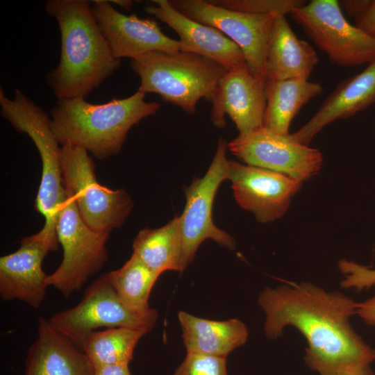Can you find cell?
<instances>
[{"label": "cell", "instance_id": "1", "mask_svg": "<svg viewBox=\"0 0 375 375\" xmlns=\"http://www.w3.org/2000/svg\"><path fill=\"white\" fill-rule=\"evenodd\" d=\"M258 303L266 336L276 340L288 326L297 329L307 342L304 362L319 375L350 372L375 361V349L351 324L358 303L340 291L288 282L262 290Z\"/></svg>", "mask_w": 375, "mask_h": 375}, {"label": "cell", "instance_id": "2", "mask_svg": "<svg viewBox=\"0 0 375 375\" xmlns=\"http://www.w3.org/2000/svg\"><path fill=\"white\" fill-rule=\"evenodd\" d=\"M49 16L60 32L61 54L47 83L58 99L85 98L121 65L85 0H49Z\"/></svg>", "mask_w": 375, "mask_h": 375}, {"label": "cell", "instance_id": "3", "mask_svg": "<svg viewBox=\"0 0 375 375\" xmlns=\"http://www.w3.org/2000/svg\"><path fill=\"white\" fill-rule=\"evenodd\" d=\"M137 91L128 97L93 104L85 98L58 99L51 110L53 131L61 145L85 149L99 160L121 151L129 130L160 109Z\"/></svg>", "mask_w": 375, "mask_h": 375}, {"label": "cell", "instance_id": "4", "mask_svg": "<svg viewBox=\"0 0 375 375\" xmlns=\"http://www.w3.org/2000/svg\"><path fill=\"white\" fill-rule=\"evenodd\" d=\"M131 66L140 78L138 91L156 93L188 114L194 113L199 99L211 102L227 70L212 60L181 51L149 52L132 60Z\"/></svg>", "mask_w": 375, "mask_h": 375}, {"label": "cell", "instance_id": "5", "mask_svg": "<svg viewBox=\"0 0 375 375\" xmlns=\"http://www.w3.org/2000/svg\"><path fill=\"white\" fill-rule=\"evenodd\" d=\"M1 115L19 132L26 133L36 146L42 160V178L35 199V209L45 219L39 233L58 242V214L66 199L62 169V147L51 126V119L20 90L14 99L0 89Z\"/></svg>", "mask_w": 375, "mask_h": 375}, {"label": "cell", "instance_id": "6", "mask_svg": "<svg viewBox=\"0 0 375 375\" xmlns=\"http://www.w3.org/2000/svg\"><path fill=\"white\" fill-rule=\"evenodd\" d=\"M62 169L65 189L89 228L110 233L123 224L132 210V199L124 189L113 190L98 182L94 162L85 149L62 145Z\"/></svg>", "mask_w": 375, "mask_h": 375}, {"label": "cell", "instance_id": "7", "mask_svg": "<svg viewBox=\"0 0 375 375\" xmlns=\"http://www.w3.org/2000/svg\"><path fill=\"white\" fill-rule=\"evenodd\" d=\"M158 313L153 309L142 314L128 308L119 298L108 273L101 275L85 290L82 300L75 306L54 314L50 324L78 348L100 327H125L149 333Z\"/></svg>", "mask_w": 375, "mask_h": 375}, {"label": "cell", "instance_id": "8", "mask_svg": "<svg viewBox=\"0 0 375 375\" xmlns=\"http://www.w3.org/2000/svg\"><path fill=\"white\" fill-rule=\"evenodd\" d=\"M56 234L63 257L59 267L47 275L46 281L48 286H53L68 297L106 262V244L109 233H97L89 228L80 216L72 196L66 191V199L58 214Z\"/></svg>", "mask_w": 375, "mask_h": 375}, {"label": "cell", "instance_id": "9", "mask_svg": "<svg viewBox=\"0 0 375 375\" xmlns=\"http://www.w3.org/2000/svg\"><path fill=\"white\" fill-rule=\"evenodd\" d=\"M290 15L332 63L353 67L375 60V39L347 21L339 1L312 0Z\"/></svg>", "mask_w": 375, "mask_h": 375}, {"label": "cell", "instance_id": "10", "mask_svg": "<svg viewBox=\"0 0 375 375\" xmlns=\"http://www.w3.org/2000/svg\"><path fill=\"white\" fill-rule=\"evenodd\" d=\"M228 144L219 138L214 158L206 172L196 178L185 190L186 203L179 216L182 239V271L190 265L200 244L211 239L230 249L235 247L231 235L217 228L212 218V205L217 190L228 176Z\"/></svg>", "mask_w": 375, "mask_h": 375}, {"label": "cell", "instance_id": "11", "mask_svg": "<svg viewBox=\"0 0 375 375\" xmlns=\"http://www.w3.org/2000/svg\"><path fill=\"white\" fill-rule=\"evenodd\" d=\"M169 1L176 10L190 19L223 33L242 51L250 72L265 78L267 44L276 15L232 10L214 5L209 1Z\"/></svg>", "mask_w": 375, "mask_h": 375}, {"label": "cell", "instance_id": "12", "mask_svg": "<svg viewBox=\"0 0 375 375\" xmlns=\"http://www.w3.org/2000/svg\"><path fill=\"white\" fill-rule=\"evenodd\" d=\"M228 150L247 165L285 174L301 182L316 176L323 164L321 151L264 127L239 135Z\"/></svg>", "mask_w": 375, "mask_h": 375}, {"label": "cell", "instance_id": "13", "mask_svg": "<svg viewBox=\"0 0 375 375\" xmlns=\"http://www.w3.org/2000/svg\"><path fill=\"white\" fill-rule=\"evenodd\" d=\"M230 180L235 199L261 223L281 218L302 182L285 174L229 160Z\"/></svg>", "mask_w": 375, "mask_h": 375}, {"label": "cell", "instance_id": "14", "mask_svg": "<svg viewBox=\"0 0 375 375\" xmlns=\"http://www.w3.org/2000/svg\"><path fill=\"white\" fill-rule=\"evenodd\" d=\"M210 119L217 128H224L227 115L239 135L263 127L266 107V78L254 75L247 63L226 70L220 78L212 101Z\"/></svg>", "mask_w": 375, "mask_h": 375}, {"label": "cell", "instance_id": "15", "mask_svg": "<svg viewBox=\"0 0 375 375\" xmlns=\"http://www.w3.org/2000/svg\"><path fill=\"white\" fill-rule=\"evenodd\" d=\"M94 18L112 55L118 59H135L152 51L174 53L180 51L178 40L165 35L155 19L125 15L106 0L92 1Z\"/></svg>", "mask_w": 375, "mask_h": 375}, {"label": "cell", "instance_id": "16", "mask_svg": "<svg viewBox=\"0 0 375 375\" xmlns=\"http://www.w3.org/2000/svg\"><path fill=\"white\" fill-rule=\"evenodd\" d=\"M58 245L37 233L23 238L16 251L1 257V298L18 300L35 308L40 306L48 287L42 262Z\"/></svg>", "mask_w": 375, "mask_h": 375}, {"label": "cell", "instance_id": "17", "mask_svg": "<svg viewBox=\"0 0 375 375\" xmlns=\"http://www.w3.org/2000/svg\"><path fill=\"white\" fill-rule=\"evenodd\" d=\"M146 6L148 14L166 24L178 35L180 51L212 60L227 70L246 63L239 47L218 29L190 19L168 0H153Z\"/></svg>", "mask_w": 375, "mask_h": 375}, {"label": "cell", "instance_id": "18", "mask_svg": "<svg viewBox=\"0 0 375 375\" xmlns=\"http://www.w3.org/2000/svg\"><path fill=\"white\" fill-rule=\"evenodd\" d=\"M374 103L375 60L360 73L339 83L315 115L290 136L309 145L314 137L331 122L351 117Z\"/></svg>", "mask_w": 375, "mask_h": 375}, {"label": "cell", "instance_id": "19", "mask_svg": "<svg viewBox=\"0 0 375 375\" xmlns=\"http://www.w3.org/2000/svg\"><path fill=\"white\" fill-rule=\"evenodd\" d=\"M78 349L41 317L38 338L28 352L25 375H94V367Z\"/></svg>", "mask_w": 375, "mask_h": 375}, {"label": "cell", "instance_id": "20", "mask_svg": "<svg viewBox=\"0 0 375 375\" xmlns=\"http://www.w3.org/2000/svg\"><path fill=\"white\" fill-rule=\"evenodd\" d=\"M318 62L315 49L307 42L297 38L285 15H277L267 40L266 79L308 80Z\"/></svg>", "mask_w": 375, "mask_h": 375}, {"label": "cell", "instance_id": "21", "mask_svg": "<svg viewBox=\"0 0 375 375\" xmlns=\"http://www.w3.org/2000/svg\"><path fill=\"white\" fill-rule=\"evenodd\" d=\"M178 318L187 353L226 357L248 340L247 326L238 319L215 321L184 311Z\"/></svg>", "mask_w": 375, "mask_h": 375}, {"label": "cell", "instance_id": "22", "mask_svg": "<svg viewBox=\"0 0 375 375\" xmlns=\"http://www.w3.org/2000/svg\"><path fill=\"white\" fill-rule=\"evenodd\" d=\"M322 86L303 79H266V107L263 127L270 131L289 135L291 122L301 108L320 94Z\"/></svg>", "mask_w": 375, "mask_h": 375}, {"label": "cell", "instance_id": "23", "mask_svg": "<svg viewBox=\"0 0 375 375\" xmlns=\"http://www.w3.org/2000/svg\"><path fill=\"white\" fill-rule=\"evenodd\" d=\"M133 253L160 275L166 271H182V239L179 216L155 229L140 231L133 242Z\"/></svg>", "mask_w": 375, "mask_h": 375}, {"label": "cell", "instance_id": "24", "mask_svg": "<svg viewBox=\"0 0 375 375\" xmlns=\"http://www.w3.org/2000/svg\"><path fill=\"white\" fill-rule=\"evenodd\" d=\"M147 334L125 327L92 332L84 341L81 351L94 368L112 365H128L139 340Z\"/></svg>", "mask_w": 375, "mask_h": 375}, {"label": "cell", "instance_id": "25", "mask_svg": "<svg viewBox=\"0 0 375 375\" xmlns=\"http://www.w3.org/2000/svg\"><path fill=\"white\" fill-rule=\"evenodd\" d=\"M110 281L120 300L131 310L147 314L151 291L160 274L148 267L136 255L132 254L118 269L108 272Z\"/></svg>", "mask_w": 375, "mask_h": 375}, {"label": "cell", "instance_id": "26", "mask_svg": "<svg viewBox=\"0 0 375 375\" xmlns=\"http://www.w3.org/2000/svg\"><path fill=\"white\" fill-rule=\"evenodd\" d=\"M210 3L226 9L261 15L290 14L305 5L301 0H210Z\"/></svg>", "mask_w": 375, "mask_h": 375}, {"label": "cell", "instance_id": "27", "mask_svg": "<svg viewBox=\"0 0 375 375\" xmlns=\"http://www.w3.org/2000/svg\"><path fill=\"white\" fill-rule=\"evenodd\" d=\"M173 375H228L226 358L187 353Z\"/></svg>", "mask_w": 375, "mask_h": 375}, {"label": "cell", "instance_id": "28", "mask_svg": "<svg viewBox=\"0 0 375 375\" xmlns=\"http://www.w3.org/2000/svg\"><path fill=\"white\" fill-rule=\"evenodd\" d=\"M338 268L344 276L340 282L344 289L360 292L375 285V269L347 259L338 261Z\"/></svg>", "mask_w": 375, "mask_h": 375}, {"label": "cell", "instance_id": "29", "mask_svg": "<svg viewBox=\"0 0 375 375\" xmlns=\"http://www.w3.org/2000/svg\"><path fill=\"white\" fill-rule=\"evenodd\" d=\"M355 25L375 39V0H368L362 12L355 19Z\"/></svg>", "mask_w": 375, "mask_h": 375}, {"label": "cell", "instance_id": "30", "mask_svg": "<svg viewBox=\"0 0 375 375\" xmlns=\"http://www.w3.org/2000/svg\"><path fill=\"white\" fill-rule=\"evenodd\" d=\"M356 315L365 323L375 327V294L367 300L358 303Z\"/></svg>", "mask_w": 375, "mask_h": 375}, {"label": "cell", "instance_id": "31", "mask_svg": "<svg viewBox=\"0 0 375 375\" xmlns=\"http://www.w3.org/2000/svg\"><path fill=\"white\" fill-rule=\"evenodd\" d=\"M368 0H344L339 1L340 8L350 17L356 19L364 10Z\"/></svg>", "mask_w": 375, "mask_h": 375}, {"label": "cell", "instance_id": "32", "mask_svg": "<svg viewBox=\"0 0 375 375\" xmlns=\"http://www.w3.org/2000/svg\"><path fill=\"white\" fill-rule=\"evenodd\" d=\"M94 375H131L128 365H112L94 369Z\"/></svg>", "mask_w": 375, "mask_h": 375}, {"label": "cell", "instance_id": "33", "mask_svg": "<svg viewBox=\"0 0 375 375\" xmlns=\"http://www.w3.org/2000/svg\"><path fill=\"white\" fill-rule=\"evenodd\" d=\"M331 375H375V374L372 369L370 365H367L353 372L334 374Z\"/></svg>", "mask_w": 375, "mask_h": 375}, {"label": "cell", "instance_id": "34", "mask_svg": "<svg viewBox=\"0 0 375 375\" xmlns=\"http://www.w3.org/2000/svg\"><path fill=\"white\" fill-rule=\"evenodd\" d=\"M109 1L110 3H113L115 4L118 5L119 6L123 8L127 11L130 10L131 6L133 4V1H130V0H115V1Z\"/></svg>", "mask_w": 375, "mask_h": 375}]
</instances>
